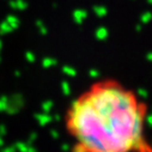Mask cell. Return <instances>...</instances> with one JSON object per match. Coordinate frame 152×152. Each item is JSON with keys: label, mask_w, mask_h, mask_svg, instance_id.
I'll return each instance as SVG.
<instances>
[{"label": "cell", "mask_w": 152, "mask_h": 152, "mask_svg": "<svg viewBox=\"0 0 152 152\" xmlns=\"http://www.w3.org/2000/svg\"><path fill=\"white\" fill-rule=\"evenodd\" d=\"M61 150L62 151H68V150H71V146L68 144H62L61 145Z\"/></svg>", "instance_id": "484cf974"}, {"label": "cell", "mask_w": 152, "mask_h": 152, "mask_svg": "<svg viewBox=\"0 0 152 152\" xmlns=\"http://www.w3.org/2000/svg\"><path fill=\"white\" fill-rule=\"evenodd\" d=\"M61 91L64 94V96H69L71 95V86L67 82H62L61 83Z\"/></svg>", "instance_id": "2e32d148"}, {"label": "cell", "mask_w": 152, "mask_h": 152, "mask_svg": "<svg viewBox=\"0 0 152 152\" xmlns=\"http://www.w3.org/2000/svg\"><path fill=\"white\" fill-rule=\"evenodd\" d=\"M73 151H74V152H80V151L83 152V151H88V150H86V147H85L82 142H78L77 145L73 147Z\"/></svg>", "instance_id": "ac0fdd59"}, {"label": "cell", "mask_w": 152, "mask_h": 152, "mask_svg": "<svg viewBox=\"0 0 152 152\" xmlns=\"http://www.w3.org/2000/svg\"><path fill=\"white\" fill-rule=\"evenodd\" d=\"M4 152H16V147H15V145L5 147V148H4Z\"/></svg>", "instance_id": "cb8c5ba5"}, {"label": "cell", "mask_w": 152, "mask_h": 152, "mask_svg": "<svg viewBox=\"0 0 152 152\" xmlns=\"http://www.w3.org/2000/svg\"><path fill=\"white\" fill-rule=\"evenodd\" d=\"M138 96L140 97V98H147V96H148V92L145 90V89H142V88H140V89H138Z\"/></svg>", "instance_id": "ffe728a7"}, {"label": "cell", "mask_w": 152, "mask_h": 152, "mask_svg": "<svg viewBox=\"0 0 152 152\" xmlns=\"http://www.w3.org/2000/svg\"><path fill=\"white\" fill-rule=\"evenodd\" d=\"M72 17H73L74 23H77L78 25H82L85 22V19L88 18V12L83 9H77V10L73 11Z\"/></svg>", "instance_id": "3957f363"}, {"label": "cell", "mask_w": 152, "mask_h": 152, "mask_svg": "<svg viewBox=\"0 0 152 152\" xmlns=\"http://www.w3.org/2000/svg\"><path fill=\"white\" fill-rule=\"evenodd\" d=\"M145 120H146V124H147L150 127H152V114H150V115H147Z\"/></svg>", "instance_id": "d4e9b609"}, {"label": "cell", "mask_w": 152, "mask_h": 152, "mask_svg": "<svg viewBox=\"0 0 152 152\" xmlns=\"http://www.w3.org/2000/svg\"><path fill=\"white\" fill-rule=\"evenodd\" d=\"M12 31H13L12 26L6 20H4L1 24H0V34H1V35H6V34H10Z\"/></svg>", "instance_id": "9c48e42d"}, {"label": "cell", "mask_w": 152, "mask_h": 152, "mask_svg": "<svg viewBox=\"0 0 152 152\" xmlns=\"http://www.w3.org/2000/svg\"><path fill=\"white\" fill-rule=\"evenodd\" d=\"M15 75H16L17 78H19V77H20V72H19V71H16V72H15Z\"/></svg>", "instance_id": "f546056e"}, {"label": "cell", "mask_w": 152, "mask_h": 152, "mask_svg": "<svg viewBox=\"0 0 152 152\" xmlns=\"http://www.w3.org/2000/svg\"><path fill=\"white\" fill-rule=\"evenodd\" d=\"M151 20H152V12H150V11L144 12V13L140 16V22H141L142 24H147V23H150Z\"/></svg>", "instance_id": "4fadbf2b"}, {"label": "cell", "mask_w": 152, "mask_h": 152, "mask_svg": "<svg viewBox=\"0 0 152 152\" xmlns=\"http://www.w3.org/2000/svg\"><path fill=\"white\" fill-rule=\"evenodd\" d=\"M35 119L37 120L39 125L42 126V127L49 125V124L53 121V116L50 115L49 113H46V111L40 113V114H35Z\"/></svg>", "instance_id": "7a4b0ae2"}, {"label": "cell", "mask_w": 152, "mask_h": 152, "mask_svg": "<svg viewBox=\"0 0 152 152\" xmlns=\"http://www.w3.org/2000/svg\"><path fill=\"white\" fill-rule=\"evenodd\" d=\"M146 58H147L148 61H152V53H148V54L146 55Z\"/></svg>", "instance_id": "83f0119b"}, {"label": "cell", "mask_w": 152, "mask_h": 152, "mask_svg": "<svg viewBox=\"0 0 152 152\" xmlns=\"http://www.w3.org/2000/svg\"><path fill=\"white\" fill-rule=\"evenodd\" d=\"M41 108H42V110H43V111L49 113V111H50V110L54 108V102H53V101H50V99L45 101V102L41 104Z\"/></svg>", "instance_id": "8fae6325"}, {"label": "cell", "mask_w": 152, "mask_h": 152, "mask_svg": "<svg viewBox=\"0 0 152 152\" xmlns=\"http://www.w3.org/2000/svg\"><path fill=\"white\" fill-rule=\"evenodd\" d=\"M41 64H42L43 68H50V67H55L58 65V61L53 58H45Z\"/></svg>", "instance_id": "52a82bcc"}, {"label": "cell", "mask_w": 152, "mask_h": 152, "mask_svg": "<svg viewBox=\"0 0 152 152\" xmlns=\"http://www.w3.org/2000/svg\"><path fill=\"white\" fill-rule=\"evenodd\" d=\"M7 134V128L4 125H0V137H4Z\"/></svg>", "instance_id": "7402d4cb"}, {"label": "cell", "mask_w": 152, "mask_h": 152, "mask_svg": "<svg viewBox=\"0 0 152 152\" xmlns=\"http://www.w3.org/2000/svg\"><path fill=\"white\" fill-rule=\"evenodd\" d=\"M35 25H36L37 30H39V32H40L41 35H47V32H48L47 26H46V24H45L41 19H37L36 23H35Z\"/></svg>", "instance_id": "30bf717a"}, {"label": "cell", "mask_w": 152, "mask_h": 152, "mask_svg": "<svg viewBox=\"0 0 152 152\" xmlns=\"http://www.w3.org/2000/svg\"><path fill=\"white\" fill-rule=\"evenodd\" d=\"M62 73L66 74L67 77H71V78H74L75 75H77V71H75L72 66H68V65L62 67Z\"/></svg>", "instance_id": "ba28073f"}, {"label": "cell", "mask_w": 152, "mask_h": 152, "mask_svg": "<svg viewBox=\"0 0 152 152\" xmlns=\"http://www.w3.org/2000/svg\"><path fill=\"white\" fill-rule=\"evenodd\" d=\"M1 146H4V139L0 137V147H1Z\"/></svg>", "instance_id": "4dcf8cb0"}, {"label": "cell", "mask_w": 152, "mask_h": 152, "mask_svg": "<svg viewBox=\"0 0 152 152\" xmlns=\"http://www.w3.org/2000/svg\"><path fill=\"white\" fill-rule=\"evenodd\" d=\"M28 146H29V144L24 142V141H18L15 144L16 151H19V152H28Z\"/></svg>", "instance_id": "7c38bea8"}, {"label": "cell", "mask_w": 152, "mask_h": 152, "mask_svg": "<svg viewBox=\"0 0 152 152\" xmlns=\"http://www.w3.org/2000/svg\"><path fill=\"white\" fill-rule=\"evenodd\" d=\"M1 47H3V43H1V41H0V49H1Z\"/></svg>", "instance_id": "d6a6232c"}, {"label": "cell", "mask_w": 152, "mask_h": 152, "mask_svg": "<svg viewBox=\"0 0 152 152\" xmlns=\"http://www.w3.org/2000/svg\"><path fill=\"white\" fill-rule=\"evenodd\" d=\"M11 26H12V29L13 30H16V29H18V26H19V19L16 17V16H13V15H9L7 17H6V19H5Z\"/></svg>", "instance_id": "8992f818"}, {"label": "cell", "mask_w": 152, "mask_h": 152, "mask_svg": "<svg viewBox=\"0 0 152 152\" xmlns=\"http://www.w3.org/2000/svg\"><path fill=\"white\" fill-rule=\"evenodd\" d=\"M37 139V133H35V132H32L30 135H29V139H28V144H34L35 142V140Z\"/></svg>", "instance_id": "44dd1931"}, {"label": "cell", "mask_w": 152, "mask_h": 152, "mask_svg": "<svg viewBox=\"0 0 152 152\" xmlns=\"http://www.w3.org/2000/svg\"><path fill=\"white\" fill-rule=\"evenodd\" d=\"M94 12L98 18H104L108 15V9L105 6H95Z\"/></svg>", "instance_id": "5b68a950"}, {"label": "cell", "mask_w": 152, "mask_h": 152, "mask_svg": "<svg viewBox=\"0 0 152 152\" xmlns=\"http://www.w3.org/2000/svg\"><path fill=\"white\" fill-rule=\"evenodd\" d=\"M7 107H9V97L1 96L0 97V111H6Z\"/></svg>", "instance_id": "5bb4252c"}, {"label": "cell", "mask_w": 152, "mask_h": 152, "mask_svg": "<svg viewBox=\"0 0 152 152\" xmlns=\"http://www.w3.org/2000/svg\"><path fill=\"white\" fill-rule=\"evenodd\" d=\"M141 29H142V26H141L140 24H138V25L135 26V30H137V31H141Z\"/></svg>", "instance_id": "f1b7e54d"}, {"label": "cell", "mask_w": 152, "mask_h": 152, "mask_svg": "<svg viewBox=\"0 0 152 152\" xmlns=\"http://www.w3.org/2000/svg\"><path fill=\"white\" fill-rule=\"evenodd\" d=\"M133 1H134V0H133Z\"/></svg>", "instance_id": "836d02e7"}, {"label": "cell", "mask_w": 152, "mask_h": 152, "mask_svg": "<svg viewBox=\"0 0 152 152\" xmlns=\"http://www.w3.org/2000/svg\"><path fill=\"white\" fill-rule=\"evenodd\" d=\"M147 3H148V4H151V5H152V0H147Z\"/></svg>", "instance_id": "1f68e13d"}, {"label": "cell", "mask_w": 152, "mask_h": 152, "mask_svg": "<svg viewBox=\"0 0 152 152\" xmlns=\"http://www.w3.org/2000/svg\"><path fill=\"white\" fill-rule=\"evenodd\" d=\"M95 36H96V39L98 41H104L108 39V36H109V31L105 26H99L97 28L96 32H95Z\"/></svg>", "instance_id": "277c9868"}, {"label": "cell", "mask_w": 152, "mask_h": 152, "mask_svg": "<svg viewBox=\"0 0 152 152\" xmlns=\"http://www.w3.org/2000/svg\"><path fill=\"white\" fill-rule=\"evenodd\" d=\"M24 103H25L24 98L19 94L9 97V107L6 109V114H9V115H16V114L19 113V110L24 107Z\"/></svg>", "instance_id": "6da1fadb"}, {"label": "cell", "mask_w": 152, "mask_h": 152, "mask_svg": "<svg viewBox=\"0 0 152 152\" xmlns=\"http://www.w3.org/2000/svg\"><path fill=\"white\" fill-rule=\"evenodd\" d=\"M25 60H26L28 62H30V64L35 62V61H36V55H35V53H32V52H26V53H25Z\"/></svg>", "instance_id": "e0dca14e"}, {"label": "cell", "mask_w": 152, "mask_h": 152, "mask_svg": "<svg viewBox=\"0 0 152 152\" xmlns=\"http://www.w3.org/2000/svg\"><path fill=\"white\" fill-rule=\"evenodd\" d=\"M53 120H56V121L60 120V115H59V114H55V115L53 116Z\"/></svg>", "instance_id": "4316f807"}, {"label": "cell", "mask_w": 152, "mask_h": 152, "mask_svg": "<svg viewBox=\"0 0 152 152\" xmlns=\"http://www.w3.org/2000/svg\"><path fill=\"white\" fill-rule=\"evenodd\" d=\"M50 137L54 138V139H58V138L60 137V134H59V132H58L56 129H52V131H50Z\"/></svg>", "instance_id": "603a6c76"}, {"label": "cell", "mask_w": 152, "mask_h": 152, "mask_svg": "<svg viewBox=\"0 0 152 152\" xmlns=\"http://www.w3.org/2000/svg\"><path fill=\"white\" fill-rule=\"evenodd\" d=\"M89 77H90V78H94V79L98 78V77H99V71H97V69H95V68L90 69V71H89Z\"/></svg>", "instance_id": "d6986e66"}, {"label": "cell", "mask_w": 152, "mask_h": 152, "mask_svg": "<svg viewBox=\"0 0 152 152\" xmlns=\"http://www.w3.org/2000/svg\"><path fill=\"white\" fill-rule=\"evenodd\" d=\"M28 9V3L25 0H16V10L18 11H24Z\"/></svg>", "instance_id": "9a60e30c"}]
</instances>
